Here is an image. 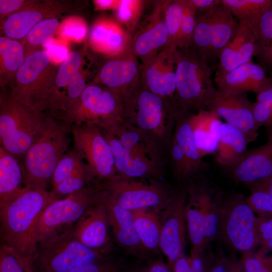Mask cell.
<instances>
[{"label":"cell","instance_id":"cell-43","mask_svg":"<svg viewBox=\"0 0 272 272\" xmlns=\"http://www.w3.org/2000/svg\"><path fill=\"white\" fill-rule=\"evenodd\" d=\"M182 17L180 26L179 46L177 48L191 47L195 28L196 12L190 0H181Z\"/></svg>","mask_w":272,"mask_h":272},{"label":"cell","instance_id":"cell-33","mask_svg":"<svg viewBox=\"0 0 272 272\" xmlns=\"http://www.w3.org/2000/svg\"><path fill=\"white\" fill-rule=\"evenodd\" d=\"M131 212L143 248L149 256L158 253L160 251V212L150 209H140Z\"/></svg>","mask_w":272,"mask_h":272},{"label":"cell","instance_id":"cell-18","mask_svg":"<svg viewBox=\"0 0 272 272\" xmlns=\"http://www.w3.org/2000/svg\"><path fill=\"white\" fill-rule=\"evenodd\" d=\"M99 192L95 201L74 225L73 233L84 246L105 255L111 249L110 229L106 207Z\"/></svg>","mask_w":272,"mask_h":272},{"label":"cell","instance_id":"cell-16","mask_svg":"<svg viewBox=\"0 0 272 272\" xmlns=\"http://www.w3.org/2000/svg\"><path fill=\"white\" fill-rule=\"evenodd\" d=\"M71 2L60 0H35L29 7L16 12L0 23V35L21 41L40 22L59 18L72 10Z\"/></svg>","mask_w":272,"mask_h":272},{"label":"cell","instance_id":"cell-6","mask_svg":"<svg viewBox=\"0 0 272 272\" xmlns=\"http://www.w3.org/2000/svg\"><path fill=\"white\" fill-rule=\"evenodd\" d=\"M98 185L107 198L131 212L150 209L161 212L175 193L161 180L152 178H131L116 175L98 181Z\"/></svg>","mask_w":272,"mask_h":272},{"label":"cell","instance_id":"cell-3","mask_svg":"<svg viewBox=\"0 0 272 272\" xmlns=\"http://www.w3.org/2000/svg\"><path fill=\"white\" fill-rule=\"evenodd\" d=\"M178 114L172 101L146 88L135 89L124 102L122 121L147 134L168 155Z\"/></svg>","mask_w":272,"mask_h":272},{"label":"cell","instance_id":"cell-41","mask_svg":"<svg viewBox=\"0 0 272 272\" xmlns=\"http://www.w3.org/2000/svg\"><path fill=\"white\" fill-rule=\"evenodd\" d=\"M182 17V7L181 0L164 2V18L169 34L168 45L177 48L179 43Z\"/></svg>","mask_w":272,"mask_h":272},{"label":"cell","instance_id":"cell-22","mask_svg":"<svg viewBox=\"0 0 272 272\" xmlns=\"http://www.w3.org/2000/svg\"><path fill=\"white\" fill-rule=\"evenodd\" d=\"M176 49L172 46H166L152 58L146 73L145 88L173 102L176 89Z\"/></svg>","mask_w":272,"mask_h":272},{"label":"cell","instance_id":"cell-29","mask_svg":"<svg viewBox=\"0 0 272 272\" xmlns=\"http://www.w3.org/2000/svg\"><path fill=\"white\" fill-rule=\"evenodd\" d=\"M103 131L113 152L117 175L126 178L161 180L164 169L133 158L111 131L107 129Z\"/></svg>","mask_w":272,"mask_h":272},{"label":"cell","instance_id":"cell-26","mask_svg":"<svg viewBox=\"0 0 272 272\" xmlns=\"http://www.w3.org/2000/svg\"><path fill=\"white\" fill-rule=\"evenodd\" d=\"M255 42L248 27L238 23L234 35L219 57L215 78L222 77L240 65L252 61Z\"/></svg>","mask_w":272,"mask_h":272},{"label":"cell","instance_id":"cell-19","mask_svg":"<svg viewBox=\"0 0 272 272\" xmlns=\"http://www.w3.org/2000/svg\"><path fill=\"white\" fill-rule=\"evenodd\" d=\"M253 102L246 93L226 94L217 91L208 109L215 112L226 123L239 129L249 143L259 135L252 113Z\"/></svg>","mask_w":272,"mask_h":272},{"label":"cell","instance_id":"cell-47","mask_svg":"<svg viewBox=\"0 0 272 272\" xmlns=\"http://www.w3.org/2000/svg\"><path fill=\"white\" fill-rule=\"evenodd\" d=\"M242 254L241 261L246 272H272L271 257L254 251Z\"/></svg>","mask_w":272,"mask_h":272},{"label":"cell","instance_id":"cell-5","mask_svg":"<svg viewBox=\"0 0 272 272\" xmlns=\"http://www.w3.org/2000/svg\"><path fill=\"white\" fill-rule=\"evenodd\" d=\"M74 226L55 231L37 242L31 262L33 272H67L106 257L79 242L74 236Z\"/></svg>","mask_w":272,"mask_h":272},{"label":"cell","instance_id":"cell-20","mask_svg":"<svg viewBox=\"0 0 272 272\" xmlns=\"http://www.w3.org/2000/svg\"><path fill=\"white\" fill-rule=\"evenodd\" d=\"M99 196L104 202L109 229L118 245L127 254L139 258L149 259L137 234L132 212L114 203L100 190Z\"/></svg>","mask_w":272,"mask_h":272},{"label":"cell","instance_id":"cell-49","mask_svg":"<svg viewBox=\"0 0 272 272\" xmlns=\"http://www.w3.org/2000/svg\"><path fill=\"white\" fill-rule=\"evenodd\" d=\"M57 30L59 36L62 38H70L80 40L85 37L87 26L82 20L70 18L60 24Z\"/></svg>","mask_w":272,"mask_h":272},{"label":"cell","instance_id":"cell-1","mask_svg":"<svg viewBox=\"0 0 272 272\" xmlns=\"http://www.w3.org/2000/svg\"><path fill=\"white\" fill-rule=\"evenodd\" d=\"M48 198L46 189L24 187L0 201L1 242L14 249L30 266L37 248V221Z\"/></svg>","mask_w":272,"mask_h":272},{"label":"cell","instance_id":"cell-54","mask_svg":"<svg viewBox=\"0 0 272 272\" xmlns=\"http://www.w3.org/2000/svg\"><path fill=\"white\" fill-rule=\"evenodd\" d=\"M132 1H121L118 7L117 14L120 20L128 22L132 17Z\"/></svg>","mask_w":272,"mask_h":272},{"label":"cell","instance_id":"cell-25","mask_svg":"<svg viewBox=\"0 0 272 272\" xmlns=\"http://www.w3.org/2000/svg\"><path fill=\"white\" fill-rule=\"evenodd\" d=\"M234 180L246 185L272 176V135L262 145L247 150L241 160L230 168Z\"/></svg>","mask_w":272,"mask_h":272},{"label":"cell","instance_id":"cell-38","mask_svg":"<svg viewBox=\"0 0 272 272\" xmlns=\"http://www.w3.org/2000/svg\"><path fill=\"white\" fill-rule=\"evenodd\" d=\"M59 25V18H53L44 20L34 26L20 41L25 57L48 45V42L51 41Z\"/></svg>","mask_w":272,"mask_h":272},{"label":"cell","instance_id":"cell-37","mask_svg":"<svg viewBox=\"0 0 272 272\" xmlns=\"http://www.w3.org/2000/svg\"><path fill=\"white\" fill-rule=\"evenodd\" d=\"M201 196L207 243L218 238L220 206L222 194L200 184Z\"/></svg>","mask_w":272,"mask_h":272},{"label":"cell","instance_id":"cell-61","mask_svg":"<svg viewBox=\"0 0 272 272\" xmlns=\"http://www.w3.org/2000/svg\"><path fill=\"white\" fill-rule=\"evenodd\" d=\"M97 6L101 9H106L112 6L113 4L112 1H95Z\"/></svg>","mask_w":272,"mask_h":272},{"label":"cell","instance_id":"cell-51","mask_svg":"<svg viewBox=\"0 0 272 272\" xmlns=\"http://www.w3.org/2000/svg\"><path fill=\"white\" fill-rule=\"evenodd\" d=\"M35 0H0V23L11 14L32 5Z\"/></svg>","mask_w":272,"mask_h":272},{"label":"cell","instance_id":"cell-45","mask_svg":"<svg viewBox=\"0 0 272 272\" xmlns=\"http://www.w3.org/2000/svg\"><path fill=\"white\" fill-rule=\"evenodd\" d=\"M246 198V201L253 213L258 217H271L272 193L267 191L256 190Z\"/></svg>","mask_w":272,"mask_h":272},{"label":"cell","instance_id":"cell-21","mask_svg":"<svg viewBox=\"0 0 272 272\" xmlns=\"http://www.w3.org/2000/svg\"><path fill=\"white\" fill-rule=\"evenodd\" d=\"M106 129L119 140L133 157L164 169L167 155L147 134L122 120Z\"/></svg>","mask_w":272,"mask_h":272},{"label":"cell","instance_id":"cell-46","mask_svg":"<svg viewBox=\"0 0 272 272\" xmlns=\"http://www.w3.org/2000/svg\"><path fill=\"white\" fill-rule=\"evenodd\" d=\"M126 267L123 259L106 256L101 260L75 267L67 272H120Z\"/></svg>","mask_w":272,"mask_h":272},{"label":"cell","instance_id":"cell-50","mask_svg":"<svg viewBox=\"0 0 272 272\" xmlns=\"http://www.w3.org/2000/svg\"><path fill=\"white\" fill-rule=\"evenodd\" d=\"M188 261L192 272H209L215 260L213 254L207 250L190 253L187 257Z\"/></svg>","mask_w":272,"mask_h":272},{"label":"cell","instance_id":"cell-42","mask_svg":"<svg viewBox=\"0 0 272 272\" xmlns=\"http://www.w3.org/2000/svg\"><path fill=\"white\" fill-rule=\"evenodd\" d=\"M256 94V101L253 103L252 113L257 130L264 126L269 129L272 124V86Z\"/></svg>","mask_w":272,"mask_h":272},{"label":"cell","instance_id":"cell-40","mask_svg":"<svg viewBox=\"0 0 272 272\" xmlns=\"http://www.w3.org/2000/svg\"><path fill=\"white\" fill-rule=\"evenodd\" d=\"M238 23L245 24L267 5L271 0H221Z\"/></svg>","mask_w":272,"mask_h":272},{"label":"cell","instance_id":"cell-59","mask_svg":"<svg viewBox=\"0 0 272 272\" xmlns=\"http://www.w3.org/2000/svg\"><path fill=\"white\" fill-rule=\"evenodd\" d=\"M209 272H227V258L223 257L215 258Z\"/></svg>","mask_w":272,"mask_h":272},{"label":"cell","instance_id":"cell-57","mask_svg":"<svg viewBox=\"0 0 272 272\" xmlns=\"http://www.w3.org/2000/svg\"><path fill=\"white\" fill-rule=\"evenodd\" d=\"M173 272H192L189 266L187 257L182 255L172 265Z\"/></svg>","mask_w":272,"mask_h":272},{"label":"cell","instance_id":"cell-14","mask_svg":"<svg viewBox=\"0 0 272 272\" xmlns=\"http://www.w3.org/2000/svg\"><path fill=\"white\" fill-rule=\"evenodd\" d=\"M189 115L178 113L168 156L174 175L191 181L201 171L205 164L194 140Z\"/></svg>","mask_w":272,"mask_h":272},{"label":"cell","instance_id":"cell-12","mask_svg":"<svg viewBox=\"0 0 272 272\" xmlns=\"http://www.w3.org/2000/svg\"><path fill=\"white\" fill-rule=\"evenodd\" d=\"M99 191L96 181L63 198L48 203L37 221V241L55 231L74 225L95 201Z\"/></svg>","mask_w":272,"mask_h":272},{"label":"cell","instance_id":"cell-4","mask_svg":"<svg viewBox=\"0 0 272 272\" xmlns=\"http://www.w3.org/2000/svg\"><path fill=\"white\" fill-rule=\"evenodd\" d=\"M207 61L192 48H177L174 103L178 113L208 109L217 92Z\"/></svg>","mask_w":272,"mask_h":272},{"label":"cell","instance_id":"cell-9","mask_svg":"<svg viewBox=\"0 0 272 272\" xmlns=\"http://www.w3.org/2000/svg\"><path fill=\"white\" fill-rule=\"evenodd\" d=\"M123 109L119 95L103 86L91 84L59 120L70 125L89 124L106 129L122 120Z\"/></svg>","mask_w":272,"mask_h":272},{"label":"cell","instance_id":"cell-53","mask_svg":"<svg viewBox=\"0 0 272 272\" xmlns=\"http://www.w3.org/2000/svg\"><path fill=\"white\" fill-rule=\"evenodd\" d=\"M46 50L53 62H62L69 54L66 46L53 43H49Z\"/></svg>","mask_w":272,"mask_h":272},{"label":"cell","instance_id":"cell-34","mask_svg":"<svg viewBox=\"0 0 272 272\" xmlns=\"http://www.w3.org/2000/svg\"><path fill=\"white\" fill-rule=\"evenodd\" d=\"M25 58L20 41L0 35V88L10 87Z\"/></svg>","mask_w":272,"mask_h":272},{"label":"cell","instance_id":"cell-52","mask_svg":"<svg viewBox=\"0 0 272 272\" xmlns=\"http://www.w3.org/2000/svg\"><path fill=\"white\" fill-rule=\"evenodd\" d=\"M253 56L256 57L258 65L264 70L270 69L272 65V45H265L256 41Z\"/></svg>","mask_w":272,"mask_h":272},{"label":"cell","instance_id":"cell-15","mask_svg":"<svg viewBox=\"0 0 272 272\" xmlns=\"http://www.w3.org/2000/svg\"><path fill=\"white\" fill-rule=\"evenodd\" d=\"M186 201L185 189L175 192L169 205L160 213L159 248L170 265L184 254Z\"/></svg>","mask_w":272,"mask_h":272},{"label":"cell","instance_id":"cell-10","mask_svg":"<svg viewBox=\"0 0 272 272\" xmlns=\"http://www.w3.org/2000/svg\"><path fill=\"white\" fill-rule=\"evenodd\" d=\"M255 217L243 195H222L218 237L235 251L242 254L253 251L261 243L254 226Z\"/></svg>","mask_w":272,"mask_h":272},{"label":"cell","instance_id":"cell-2","mask_svg":"<svg viewBox=\"0 0 272 272\" xmlns=\"http://www.w3.org/2000/svg\"><path fill=\"white\" fill-rule=\"evenodd\" d=\"M71 125L47 115L41 132L21 163L24 187L47 190L57 164L71 150Z\"/></svg>","mask_w":272,"mask_h":272},{"label":"cell","instance_id":"cell-24","mask_svg":"<svg viewBox=\"0 0 272 272\" xmlns=\"http://www.w3.org/2000/svg\"><path fill=\"white\" fill-rule=\"evenodd\" d=\"M217 90L226 94L255 93L272 86L265 70L252 61L244 63L224 76L215 78Z\"/></svg>","mask_w":272,"mask_h":272},{"label":"cell","instance_id":"cell-39","mask_svg":"<svg viewBox=\"0 0 272 272\" xmlns=\"http://www.w3.org/2000/svg\"><path fill=\"white\" fill-rule=\"evenodd\" d=\"M243 24L248 27L256 42L272 45V3Z\"/></svg>","mask_w":272,"mask_h":272},{"label":"cell","instance_id":"cell-30","mask_svg":"<svg viewBox=\"0 0 272 272\" xmlns=\"http://www.w3.org/2000/svg\"><path fill=\"white\" fill-rule=\"evenodd\" d=\"M185 190L186 193L185 221L191 244L190 253H194L204 250L208 245L205 234L200 184H197L191 180L188 183Z\"/></svg>","mask_w":272,"mask_h":272},{"label":"cell","instance_id":"cell-13","mask_svg":"<svg viewBox=\"0 0 272 272\" xmlns=\"http://www.w3.org/2000/svg\"><path fill=\"white\" fill-rule=\"evenodd\" d=\"M73 149L95 172L98 181L117 175L111 147L103 129L89 124L71 125Z\"/></svg>","mask_w":272,"mask_h":272},{"label":"cell","instance_id":"cell-17","mask_svg":"<svg viewBox=\"0 0 272 272\" xmlns=\"http://www.w3.org/2000/svg\"><path fill=\"white\" fill-rule=\"evenodd\" d=\"M97 180L92 168L72 149L62 156L54 171L48 203L63 198Z\"/></svg>","mask_w":272,"mask_h":272},{"label":"cell","instance_id":"cell-31","mask_svg":"<svg viewBox=\"0 0 272 272\" xmlns=\"http://www.w3.org/2000/svg\"><path fill=\"white\" fill-rule=\"evenodd\" d=\"M249 143L245 134L226 122L222 123L215 160L220 165L231 168L243 158Z\"/></svg>","mask_w":272,"mask_h":272},{"label":"cell","instance_id":"cell-56","mask_svg":"<svg viewBox=\"0 0 272 272\" xmlns=\"http://www.w3.org/2000/svg\"><path fill=\"white\" fill-rule=\"evenodd\" d=\"M147 272H173L172 265L160 259L152 261L147 265Z\"/></svg>","mask_w":272,"mask_h":272},{"label":"cell","instance_id":"cell-60","mask_svg":"<svg viewBox=\"0 0 272 272\" xmlns=\"http://www.w3.org/2000/svg\"><path fill=\"white\" fill-rule=\"evenodd\" d=\"M120 272H147V265H138L127 268Z\"/></svg>","mask_w":272,"mask_h":272},{"label":"cell","instance_id":"cell-48","mask_svg":"<svg viewBox=\"0 0 272 272\" xmlns=\"http://www.w3.org/2000/svg\"><path fill=\"white\" fill-rule=\"evenodd\" d=\"M254 226L261 241V247L257 253L266 255L272 247L271 217H255Z\"/></svg>","mask_w":272,"mask_h":272},{"label":"cell","instance_id":"cell-28","mask_svg":"<svg viewBox=\"0 0 272 272\" xmlns=\"http://www.w3.org/2000/svg\"><path fill=\"white\" fill-rule=\"evenodd\" d=\"M138 72L136 62L130 59L111 60L102 67L99 81L103 86L119 95L124 101L134 91L133 86Z\"/></svg>","mask_w":272,"mask_h":272},{"label":"cell","instance_id":"cell-58","mask_svg":"<svg viewBox=\"0 0 272 272\" xmlns=\"http://www.w3.org/2000/svg\"><path fill=\"white\" fill-rule=\"evenodd\" d=\"M227 272H246L241 260L235 258H227Z\"/></svg>","mask_w":272,"mask_h":272},{"label":"cell","instance_id":"cell-23","mask_svg":"<svg viewBox=\"0 0 272 272\" xmlns=\"http://www.w3.org/2000/svg\"><path fill=\"white\" fill-rule=\"evenodd\" d=\"M82 58L77 51L70 52L58 66L53 89L41 111L59 118L70 106L68 88L75 75L81 71Z\"/></svg>","mask_w":272,"mask_h":272},{"label":"cell","instance_id":"cell-55","mask_svg":"<svg viewBox=\"0 0 272 272\" xmlns=\"http://www.w3.org/2000/svg\"><path fill=\"white\" fill-rule=\"evenodd\" d=\"M196 13L207 11L221 4V0H190Z\"/></svg>","mask_w":272,"mask_h":272},{"label":"cell","instance_id":"cell-7","mask_svg":"<svg viewBox=\"0 0 272 272\" xmlns=\"http://www.w3.org/2000/svg\"><path fill=\"white\" fill-rule=\"evenodd\" d=\"M48 114L3 94L0 107V146L19 161L41 132Z\"/></svg>","mask_w":272,"mask_h":272},{"label":"cell","instance_id":"cell-8","mask_svg":"<svg viewBox=\"0 0 272 272\" xmlns=\"http://www.w3.org/2000/svg\"><path fill=\"white\" fill-rule=\"evenodd\" d=\"M58 67L46 49L27 56L10 87V96L21 104L41 112L53 89Z\"/></svg>","mask_w":272,"mask_h":272},{"label":"cell","instance_id":"cell-62","mask_svg":"<svg viewBox=\"0 0 272 272\" xmlns=\"http://www.w3.org/2000/svg\"><path fill=\"white\" fill-rule=\"evenodd\" d=\"M3 98V94H0V107L2 103Z\"/></svg>","mask_w":272,"mask_h":272},{"label":"cell","instance_id":"cell-27","mask_svg":"<svg viewBox=\"0 0 272 272\" xmlns=\"http://www.w3.org/2000/svg\"><path fill=\"white\" fill-rule=\"evenodd\" d=\"M188 119L200 157L215 153L221 135V118L206 109L189 115Z\"/></svg>","mask_w":272,"mask_h":272},{"label":"cell","instance_id":"cell-44","mask_svg":"<svg viewBox=\"0 0 272 272\" xmlns=\"http://www.w3.org/2000/svg\"><path fill=\"white\" fill-rule=\"evenodd\" d=\"M29 266L14 249L0 242V272H27Z\"/></svg>","mask_w":272,"mask_h":272},{"label":"cell","instance_id":"cell-63","mask_svg":"<svg viewBox=\"0 0 272 272\" xmlns=\"http://www.w3.org/2000/svg\"><path fill=\"white\" fill-rule=\"evenodd\" d=\"M27 272H33L30 266H28L27 269Z\"/></svg>","mask_w":272,"mask_h":272},{"label":"cell","instance_id":"cell-36","mask_svg":"<svg viewBox=\"0 0 272 272\" xmlns=\"http://www.w3.org/2000/svg\"><path fill=\"white\" fill-rule=\"evenodd\" d=\"M90 40L96 48L115 53L120 51L125 44L124 32L117 26L108 22H98L90 33Z\"/></svg>","mask_w":272,"mask_h":272},{"label":"cell","instance_id":"cell-32","mask_svg":"<svg viewBox=\"0 0 272 272\" xmlns=\"http://www.w3.org/2000/svg\"><path fill=\"white\" fill-rule=\"evenodd\" d=\"M169 34L164 18V4L159 15L149 27L138 35L134 48L141 56H153V58L168 45Z\"/></svg>","mask_w":272,"mask_h":272},{"label":"cell","instance_id":"cell-11","mask_svg":"<svg viewBox=\"0 0 272 272\" xmlns=\"http://www.w3.org/2000/svg\"><path fill=\"white\" fill-rule=\"evenodd\" d=\"M238 25L237 20L222 3L207 11L196 13L191 47L207 61L219 58Z\"/></svg>","mask_w":272,"mask_h":272},{"label":"cell","instance_id":"cell-35","mask_svg":"<svg viewBox=\"0 0 272 272\" xmlns=\"http://www.w3.org/2000/svg\"><path fill=\"white\" fill-rule=\"evenodd\" d=\"M24 187L20 161L0 146V201Z\"/></svg>","mask_w":272,"mask_h":272}]
</instances>
